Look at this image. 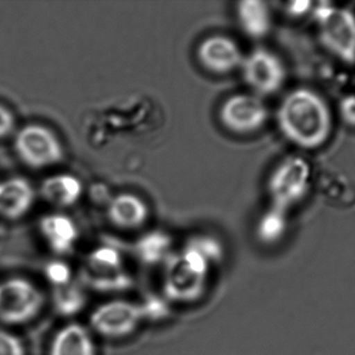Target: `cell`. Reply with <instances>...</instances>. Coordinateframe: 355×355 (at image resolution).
Segmentation results:
<instances>
[{"instance_id": "cell-1", "label": "cell", "mask_w": 355, "mask_h": 355, "mask_svg": "<svg viewBox=\"0 0 355 355\" xmlns=\"http://www.w3.org/2000/svg\"><path fill=\"white\" fill-rule=\"evenodd\" d=\"M277 125L286 139L304 149L327 143L333 131V115L325 100L313 90L290 92L277 110Z\"/></svg>"}, {"instance_id": "cell-2", "label": "cell", "mask_w": 355, "mask_h": 355, "mask_svg": "<svg viewBox=\"0 0 355 355\" xmlns=\"http://www.w3.org/2000/svg\"><path fill=\"white\" fill-rule=\"evenodd\" d=\"M212 263L191 244L173 252L164 264V293L168 302L189 304L202 297Z\"/></svg>"}, {"instance_id": "cell-3", "label": "cell", "mask_w": 355, "mask_h": 355, "mask_svg": "<svg viewBox=\"0 0 355 355\" xmlns=\"http://www.w3.org/2000/svg\"><path fill=\"white\" fill-rule=\"evenodd\" d=\"M83 285L102 293L130 290L135 285L127 271L122 251L114 246L103 245L92 250L83 265Z\"/></svg>"}, {"instance_id": "cell-4", "label": "cell", "mask_w": 355, "mask_h": 355, "mask_svg": "<svg viewBox=\"0 0 355 355\" xmlns=\"http://www.w3.org/2000/svg\"><path fill=\"white\" fill-rule=\"evenodd\" d=\"M322 45L346 64L355 63V15L349 8L321 2L314 8Z\"/></svg>"}, {"instance_id": "cell-5", "label": "cell", "mask_w": 355, "mask_h": 355, "mask_svg": "<svg viewBox=\"0 0 355 355\" xmlns=\"http://www.w3.org/2000/svg\"><path fill=\"white\" fill-rule=\"evenodd\" d=\"M312 179V168L302 156H291L282 160L268 181L270 208L289 212L308 193Z\"/></svg>"}, {"instance_id": "cell-6", "label": "cell", "mask_w": 355, "mask_h": 355, "mask_svg": "<svg viewBox=\"0 0 355 355\" xmlns=\"http://www.w3.org/2000/svg\"><path fill=\"white\" fill-rule=\"evenodd\" d=\"M45 302V295L33 281L10 277L0 283V323L27 324L41 314Z\"/></svg>"}, {"instance_id": "cell-7", "label": "cell", "mask_w": 355, "mask_h": 355, "mask_svg": "<svg viewBox=\"0 0 355 355\" xmlns=\"http://www.w3.org/2000/svg\"><path fill=\"white\" fill-rule=\"evenodd\" d=\"M145 321L141 302L114 299L95 308L89 315V329L103 339L122 340L135 333Z\"/></svg>"}, {"instance_id": "cell-8", "label": "cell", "mask_w": 355, "mask_h": 355, "mask_svg": "<svg viewBox=\"0 0 355 355\" xmlns=\"http://www.w3.org/2000/svg\"><path fill=\"white\" fill-rule=\"evenodd\" d=\"M14 149L23 164L45 169L60 164L64 151L58 135L45 125L31 123L21 127L14 139Z\"/></svg>"}, {"instance_id": "cell-9", "label": "cell", "mask_w": 355, "mask_h": 355, "mask_svg": "<svg viewBox=\"0 0 355 355\" xmlns=\"http://www.w3.org/2000/svg\"><path fill=\"white\" fill-rule=\"evenodd\" d=\"M242 74L254 95L268 96L282 89L286 69L281 58L264 48H258L243 58Z\"/></svg>"}, {"instance_id": "cell-10", "label": "cell", "mask_w": 355, "mask_h": 355, "mask_svg": "<svg viewBox=\"0 0 355 355\" xmlns=\"http://www.w3.org/2000/svg\"><path fill=\"white\" fill-rule=\"evenodd\" d=\"M219 118L229 131L250 133L264 126L268 110L261 97L254 94H236L223 102Z\"/></svg>"}, {"instance_id": "cell-11", "label": "cell", "mask_w": 355, "mask_h": 355, "mask_svg": "<svg viewBox=\"0 0 355 355\" xmlns=\"http://www.w3.org/2000/svg\"><path fill=\"white\" fill-rule=\"evenodd\" d=\"M198 60L207 70L227 74L241 67L243 56L234 40L225 35H210L202 40L196 51Z\"/></svg>"}, {"instance_id": "cell-12", "label": "cell", "mask_w": 355, "mask_h": 355, "mask_svg": "<svg viewBox=\"0 0 355 355\" xmlns=\"http://www.w3.org/2000/svg\"><path fill=\"white\" fill-rule=\"evenodd\" d=\"M39 229L48 247L58 256H67L75 249L79 231L74 221L67 215H45L40 220Z\"/></svg>"}, {"instance_id": "cell-13", "label": "cell", "mask_w": 355, "mask_h": 355, "mask_svg": "<svg viewBox=\"0 0 355 355\" xmlns=\"http://www.w3.org/2000/svg\"><path fill=\"white\" fill-rule=\"evenodd\" d=\"M35 191L23 177H10L0 181V217L18 220L27 214L35 204Z\"/></svg>"}, {"instance_id": "cell-14", "label": "cell", "mask_w": 355, "mask_h": 355, "mask_svg": "<svg viewBox=\"0 0 355 355\" xmlns=\"http://www.w3.org/2000/svg\"><path fill=\"white\" fill-rule=\"evenodd\" d=\"M149 208L139 196L119 194L108 204L107 218L114 226L123 231L141 229L149 219Z\"/></svg>"}, {"instance_id": "cell-15", "label": "cell", "mask_w": 355, "mask_h": 355, "mask_svg": "<svg viewBox=\"0 0 355 355\" xmlns=\"http://www.w3.org/2000/svg\"><path fill=\"white\" fill-rule=\"evenodd\" d=\"M49 355H97L94 333L80 323H69L52 338Z\"/></svg>"}, {"instance_id": "cell-16", "label": "cell", "mask_w": 355, "mask_h": 355, "mask_svg": "<svg viewBox=\"0 0 355 355\" xmlns=\"http://www.w3.org/2000/svg\"><path fill=\"white\" fill-rule=\"evenodd\" d=\"M40 192L42 197L49 204L60 208H69L80 199L83 185L75 175L60 173L44 179Z\"/></svg>"}, {"instance_id": "cell-17", "label": "cell", "mask_w": 355, "mask_h": 355, "mask_svg": "<svg viewBox=\"0 0 355 355\" xmlns=\"http://www.w3.org/2000/svg\"><path fill=\"white\" fill-rule=\"evenodd\" d=\"M137 261L148 267H156L168 262L173 254V240L162 231L146 233L135 242L132 248Z\"/></svg>"}, {"instance_id": "cell-18", "label": "cell", "mask_w": 355, "mask_h": 355, "mask_svg": "<svg viewBox=\"0 0 355 355\" xmlns=\"http://www.w3.org/2000/svg\"><path fill=\"white\" fill-rule=\"evenodd\" d=\"M237 19L246 35L262 39L271 28V13L268 4L261 0H243L237 6Z\"/></svg>"}, {"instance_id": "cell-19", "label": "cell", "mask_w": 355, "mask_h": 355, "mask_svg": "<svg viewBox=\"0 0 355 355\" xmlns=\"http://www.w3.org/2000/svg\"><path fill=\"white\" fill-rule=\"evenodd\" d=\"M83 283L73 281L64 287L54 288L52 306L62 317H73L79 314L87 304V292Z\"/></svg>"}, {"instance_id": "cell-20", "label": "cell", "mask_w": 355, "mask_h": 355, "mask_svg": "<svg viewBox=\"0 0 355 355\" xmlns=\"http://www.w3.org/2000/svg\"><path fill=\"white\" fill-rule=\"evenodd\" d=\"M287 227V213L269 208L259 220L257 236L265 245H275L283 239Z\"/></svg>"}, {"instance_id": "cell-21", "label": "cell", "mask_w": 355, "mask_h": 355, "mask_svg": "<svg viewBox=\"0 0 355 355\" xmlns=\"http://www.w3.org/2000/svg\"><path fill=\"white\" fill-rule=\"evenodd\" d=\"M319 185L321 194L327 199L343 204L354 201V188L345 175L337 172L325 173L321 176Z\"/></svg>"}, {"instance_id": "cell-22", "label": "cell", "mask_w": 355, "mask_h": 355, "mask_svg": "<svg viewBox=\"0 0 355 355\" xmlns=\"http://www.w3.org/2000/svg\"><path fill=\"white\" fill-rule=\"evenodd\" d=\"M44 274L52 288L64 287L72 283L73 272L71 267L64 261H51L44 268Z\"/></svg>"}, {"instance_id": "cell-23", "label": "cell", "mask_w": 355, "mask_h": 355, "mask_svg": "<svg viewBox=\"0 0 355 355\" xmlns=\"http://www.w3.org/2000/svg\"><path fill=\"white\" fill-rule=\"evenodd\" d=\"M25 354L26 352L22 340L14 333L0 329V355Z\"/></svg>"}, {"instance_id": "cell-24", "label": "cell", "mask_w": 355, "mask_h": 355, "mask_svg": "<svg viewBox=\"0 0 355 355\" xmlns=\"http://www.w3.org/2000/svg\"><path fill=\"white\" fill-rule=\"evenodd\" d=\"M339 113L342 120L348 126L355 127V95L342 98L339 104Z\"/></svg>"}, {"instance_id": "cell-25", "label": "cell", "mask_w": 355, "mask_h": 355, "mask_svg": "<svg viewBox=\"0 0 355 355\" xmlns=\"http://www.w3.org/2000/svg\"><path fill=\"white\" fill-rule=\"evenodd\" d=\"M16 120L14 114L6 106L0 104V139H6L14 133Z\"/></svg>"}, {"instance_id": "cell-26", "label": "cell", "mask_w": 355, "mask_h": 355, "mask_svg": "<svg viewBox=\"0 0 355 355\" xmlns=\"http://www.w3.org/2000/svg\"><path fill=\"white\" fill-rule=\"evenodd\" d=\"M286 13L291 17H302L314 10V2L292 1L288 2L285 6Z\"/></svg>"}]
</instances>
